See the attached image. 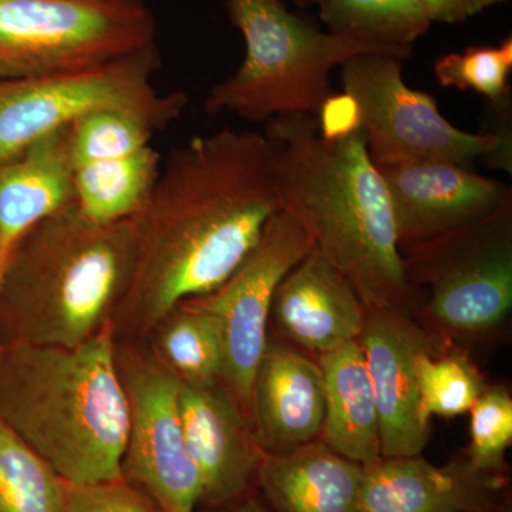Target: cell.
<instances>
[{"label": "cell", "instance_id": "277c9868", "mask_svg": "<svg viewBox=\"0 0 512 512\" xmlns=\"http://www.w3.org/2000/svg\"><path fill=\"white\" fill-rule=\"evenodd\" d=\"M136 220H90L76 204L19 239L0 279V346L74 348L114 323L136 262Z\"/></svg>", "mask_w": 512, "mask_h": 512}, {"label": "cell", "instance_id": "52a82bcc", "mask_svg": "<svg viewBox=\"0 0 512 512\" xmlns=\"http://www.w3.org/2000/svg\"><path fill=\"white\" fill-rule=\"evenodd\" d=\"M161 66L154 43L87 69L0 80V163L97 111H128L164 130L180 119L188 96L158 92L153 77Z\"/></svg>", "mask_w": 512, "mask_h": 512}, {"label": "cell", "instance_id": "8fae6325", "mask_svg": "<svg viewBox=\"0 0 512 512\" xmlns=\"http://www.w3.org/2000/svg\"><path fill=\"white\" fill-rule=\"evenodd\" d=\"M313 247L301 222L279 211L234 274L214 292L191 299L220 319L224 333L221 382L237 399L249 423L252 384L268 343L276 289Z\"/></svg>", "mask_w": 512, "mask_h": 512}, {"label": "cell", "instance_id": "4dcf8cb0", "mask_svg": "<svg viewBox=\"0 0 512 512\" xmlns=\"http://www.w3.org/2000/svg\"><path fill=\"white\" fill-rule=\"evenodd\" d=\"M430 22L463 23L484 10L504 5L508 0H419Z\"/></svg>", "mask_w": 512, "mask_h": 512}, {"label": "cell", "instance_id": "d6986e66", "mask_svg": "<svg viewBox=\"0 0 512 512\" xmlns=\"http://www.w3.org/2000/svg\"><path fill=\"white\" fill-rule=\"evenodd\" d=\"M255 483L274 512H363V466L320 440L284 454L264 453Z\"/></svg>", "mask_w": 512, "mask_h": 512}, {"label": "cell", "instance_id": "9a60e30c", "mask_svg": "<svg viewBox=\"0 0 512 512\" xmlns=\"http://www.w3.org/2000/svg\"><path fill=\"white\" fill-rule=\"evenodd\" d=\"M366 315L349 279L313 247L276 289L269 326L285 342L316 357L356 342Z\"/></svg>", "mask_w": 512, "mask_h": 512}, {"label": "cell", "instance_id": "8992f818", "mask_svg": "<svg viewBox=\"0 0 512 512\" xmlns=\"http://www.w3.org/2000/svg\"><path fill=\"white\" fill-rule=\"evenodd\" d=\"M413 318L448 345L481 342L512 311V200L490 217L403 252Z\"/></svg>", "mask_w": 512, "mask_h": 512}, {"label": "cell", "instance_id": "836d02e7", "mask_svg": "<svg viewBox=\"0 0 512 512\" xmlns=\"http://www.w3.org/2000/svg\"><path fill=\"white\" fill-rule=\"evenodd\" d=\"M292 2L299 8H311L313 5L319 6L323 0H292Z\"/></svg>", "mask_w": 512, "mask_h": 512}, {"label": "cell", "instance_id": "5b68a950", "mask_svg": "<svg viewBox=\"0 0 512 512\" xmlns=\"http://www.w3.org/2000/svg\"><path fill=\"white\" fill-rule=\"evenodd\" d=\"M225 8L244 37L245 56L237 72L208 93L211 116L228 113L255 123L288 114L316 117L333 93L330 72L350 57L379 53L404 60L359 37L323 32L282 0H225Z\"/></svg>", "mask_w": 512, "mask_h": 512}, {"label": "cell", "instance_id": "603a6c76", "mask_svg": "<svg viewBox=\"0 0 512 512\" xmlns=\"http://www.w3.org/2000/svg\"><path fill=\"white\" fill-rule=\"evenodd\" d=\"M318 8L328 32L359 37L399 53L404 60L431 26L419 0H323Z\"/></svg>", "mask_w": 512, "mask_h": 512}, {"label": "cell", "instance_id": "f546056e", "mask_svg": "<svg viewBox=\"0 0 512 512\" xmlns=\"http://www.w3.org/2000/svg\"><path fill=\"white\" fill-rule=\"evenodd\" d=\"M316 121L319 137L325 141L343 140L363 130L359 103L346 92L330 94L320 106Z\"/></svg>", "mask_w": 512, "mask_h": 512}, {"label": "cell", "instance_id": "7402d4cb", "mask_svg": "<svg viewBox=\"0 0 512 512\" xmlns=\"http://www.w3.org/2000/svg\"><path fill=\"white\" fill-rule=\"evenodd\" d=\"M153 353L180 382L221 380L224 333L220 319L191 299L173 309L151 332Z\"/></svg>", "mask_w": 512, "mask_h": 512}, {"label": "cell", "instance_id": "f1b7e54d", "mask_svg": "<svg viewBox=\"0 0 512 512\" xmlns=\"http://www.w3.org/2000/svg\"><path fill=\"white\" fill-rule=\"evenodd\" d=\"M66 512H161L157 504L123 477L94 484L67 483Z\"/></svg>", "mask_w": 512, "mask_h": 512}, {"label": "cell", "instance_id": "cb8c5ba5", "mask_svg": "<svg viewBox=\"0 0 512 512\" xmlns=\"http://www.w3.org/2000/svg\"><path fill=\"white\" fill-rule=\"evenodd\" d=\"M67 481L0 421V512H66Z\"/></svg>", "mask_w": 512, "mask_h": 512}, {"label": "cell", "instance_id": "2e32d148", "mask_svg": "<svg viewBox=\"0 0 512 512\" xmlns=\"http://www.w3.org/2000/svg\"><path fill=\"white\" fill-rule=\"evenodd\" d=\"M507 500V477L467 457L436 466L419 456L382 457L363 466V512H468Z\"/></svg>", "mask_w": 512, "mask_h": 512}, {"label": "cell", "instance_id": "e0dca14e", "mask_svg": "<svg viewBox=\"0 0 512 512\" xmlns=\"http://www.w3.org/2000/svg\"><path fill=\"white\" fill-rule=\"evenodd\" d=\"M323 416L325 384L316 357L269 338L249 409L258 446L266 454H284L319 440Z\"/></svg>", "mask_w": 512, "mask_h": 512}, {"label": "cell", "instance_id": "6da1fadb", "mask_svg": "<svg viewBox=\"0 0 512 512\" xmlns=\"http://www.w3.org/2000/svg\"><path fill=\"white\" fill-rule=\"evenodd\" d=\"M281 211L276 144L231 128L174 148L136 220L116 335L146 338L173 309L220 288Z\"/></svg>", "mask_w": 512, "mask_h": 512}, {"label": "cell", "instance_id": "4316f807", "mask_svg": "<svg viewBox=\"0 0 512 512\" xmlns=\"http://www.w3.org/2000/svg\"><path fill=\"white\" fill-rule=\"evenodd\" d=\"M157 131L156 124L128 111L89 114L70 126L73 167L134 153L151 144Z\"/></svg>", "mask_w": 512, "mask_h": 512}, {"label": "cell", "instance_id": "d6a6232c", "mask_svg": "<svg viewBox=\"0 0 512 512\" xmlns=\"http://www.w3.org/2000/svg\"><path fill=\"white\" fill-rule=\"evenodd\" d=\"M468 512H511L510 507L507 505V500L503 503L491 505V507L481 508V510H474Z\"/></svg>", "mask_w": 512, "mask_h": 512}, {"label": "cell", "instance_id": "ac0fdd59", "mask_svg": "<svg viewBox=\"0 0 512 512\" xmlns=\"http://www.w3.org/2000/svg\"><path fill=\"white\" fill-rule=\"evenodd\" d=\"M74 204L70 126L0 163V252L3 266L20 238Z\"/></svg>", "mask_w": 512, "mask_h": 512}, {"label": "cell", "instance_id": "e575fe53", "mask_svg": "<svg viewBox=\"0 0 512 512\" xmlns=\"http://www.w3.org/2000/svg\"><path fill=\"white\" fill-rule=\"evenodd\" d=\"M2 272H3V258H2V252H0V279H2Z\"/></svg>", "mask_w": 512, "mask_h": 512}, {"label": "cell", "instance_id": "30bf717a", "mask_svg": "<svg viewBox=\"0 0 512 512\" xmlns=\"http://www.w3.org/2000/svg\"><path fill=\"white\" fill-rule=\"evenodd\" d=\"M116 359L130 409L121 476L161 512H198L201 476L185 444L177 377L153 352L119 340Z\"/></svg>", "mask_w": 512, "mask_h": 512}, {"label": "cell", "instance_id": "9c48e42d", "mask_svg": "<svg viewBox=\"0 0 512 512\" xmlns=\"http://www.w3.org/2000/svg\"><path fill=\"white\" fill-rule=\"evenodd\" d=\"M154 43L143 0H0V80L87 69Z\"/></svg>", "mask_w": 512, "mask_h": 512}, {"label": "cell", "instance_id": "4fadbf2b", "mask_svg": "<svg viewBox=\"0 0 512 512\" xmlns=\"http://www.w3.org/2000/svg\"><path fill=\"white\" fill-rule=\"evenodd\" d=\"M377 170L392 202L402 255L476 224L512 200L507 185L444 161L389 165Z\"/></svg>", "mask_w": 512, "mask_h": 512}, {"label": "cell", "instance_id": "7c38bea8", "mask_svg": "<svg viewBox=\"0 0 512 512\" xmlns=\"http://www.w3.org/2000/svg\"><path fill=\"white\" fill-rule=\"evenodd\" d=\"M379 414L382 457L419 456L430 440L431 421L420 412L417 359L448 346L421 328L410 313L367 311L357 339Z\"/></svg>", "mask_w": 512, "mask_h": 512}, {"label": "cell", "instance_id": "7a4b0ae2", "mask_svg": "<svg viewBox=\"0 0 512 512\" xmlns=\"http://www.w3.org/2000/svg\"><path fill=\"white\" fill-rule=\"evenodd\" d=\"M265 134L276 144L281 211L301 222L367 311L413 315L392 202L363 130L325 141L316 117L288 114L266 121Z\"/></svg>", "mask_w": 512, "mask_h": 512}, {"label": "cell", "instance_id": "ba28073f", "mask_svg": "<svg viewBox=\"0 0 512 512\" xmlns=\"http://www.w3.org/2000/svg\"><path fill=\"white\" fill-rule=\"evenodd\" d=\"M340 67L343 92L359 103L367 151L376 167L444 161L470 168L483 160L511 174V119L487 133H467L441 116L433 96L407 86L403 60L360 53Z\"/></svg>", "mask_w": 512, "mask_h": 512}, {"label": "cell", "instance_id": "44dd1931", "mask_svg": "<svg viewBox=\"0 0 512 512\" xmlns=\"http://www.w3.org/2000/svg\"><path fill=\"white\" fill-rule=\"evenodd\" d=\"M161 157L148 146L74 167V204L90 220L113 224L136 217L150 198L161 171Z\"/></svg>", "mask_w": 512, "mask_h": 512}, {"label": "cell", "instance_id": "ffe728a7", "mask_svg": "<svg viewBox=\"0 0 512 512\" xmlns=\"http://www.w3.org/2000/svg\"><path fill=\"white\" fill-rule=\"evenodd\" d=\"M325 384L319 440L360 466L382 458L375 393L359 342L316 356Z\"/></svg>", "mask_w": 512, "mask_h": 512}, {"label": "cell", "instance_id": "83f0119b", "mask_svg": "<svg viewBox=\"0 0 512 512\" xmlns=\"http://www.w3.org/2000/svg\"><path fill=\"white\" fill-rule=\"evenodd\" d=\"M467 458L490 473H504L505 454L512 443V397L504 386L485 387L470 409Z\"/></svg>", "mask_w": 512, "mask_h": 512}, {"label": "cell", "instance_id": "3957f363", "mask_svg": "<svg viewBox=\"0 0 512 512\" xmlns=\"http://www.w3.org/2000/svg\"><path fill=\"white\" fill-rule=\"evenodd\" d=\"M109 323L74 348L0 346V421L70 484L121 478L130 409Z\"/></svg>", "mask_w": 512, "mask_h": 512}, {"label": "cell", "instance_id": "1f68e13d", "mask_svg": "<svg viewBox=\"0 0 512 512\" xmlns=\"http://www.w3.org/2000/svg\"><path fill=\"white\" fill-rule=\"evenodd\" d=\"M204 512H274L255 495L247 494L232 503L217 508H208Z\"/></svg>", "mask_w": 512, "mask_h": 512}, {"label": "cell", "instance_id": "d4e9b609", "mask_svg": "<svg viewBox=\"0 0 512 512\" xmlns=\"http://www.w3.org/2000/svg\"><path fill=\"white\" fill-rule=\"evenodd\" d=\"M417 387L424 419L456 417L470 412L487 383L461 348L427 350L417 359Z\"/></svg>", "mask_w": 512, "mask_h": 512}, {"label": "cell", "instance_id": "5bb4252c", "mask_svg": "<svg viewBox=\"0 0 512 512\" xmlns=\"http://www.w3.org/2000/svg\"><path fill=\"white\" fill-rule=\"evenodd\" d=\"M178 414L188 453L200 471L204 510L249 494L264 451L237 399L218 382L178 380Z\"/></svg>", "mask_w": 512, "mask_h": 512}, {"label": "cell", "instance_id": "484cf974", "mask_svg": "<svg viewBox=\"0 0 512 512\" xmlns=\"http://www.w3.org/2000/svg\"><path fill=\"white\" fill-rule=\"evenodd\" d=\"M512 39L497 46H470L463 52L447 53L434 64L437 82L443 87L485 97L491 109H511Z\"/></svg>", "mask_w": 512, "mask_h": 512}]
</instances>
